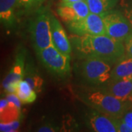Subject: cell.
<instances>
[{"mask_svg": "<svg viewBox=\"0 0 132 132\" xmlns=\"http://www.w3.org/2000/svg\"><path fill=\"white\" fill-rule=\"evenodd\" d=\"M20 126L19 120H15L10 123H0V131L2 132H12L16 131L19 129Z\"/></svg>", "mask_w": 132, "mask_h": 132, "instance_id": "cell-20", "label": "cell"}, {"mask_svg": "<svg viewBox=\"0 0 132 132\" xmlns=\"http://www.w3.org/2000/svg\"><path fill=\"white\" fill-rule=\"evenodd\" d=\"M106 35L120 42L125 40L132 32V25L123 13L112 10L104 17Z\"/></svg>", "mask_w": 132, "mask_h": 132, "instance_id": "cell-6", "label": "cell"}, {"mask_svg": "<svg viewBox=\"0 0 132 132\" xmlns=\"http://www.w3.org/2000/svg\"><path fill=\"white\" fill-rule=\"evenodd\" d=\"M132 77V57L125 55L114 63L111 73V80Z\"/></svg>", "mask_w": 132, "mask_h": 132, "instance_id": "cell-14", "label": "cell"}, {"mask_svg": "<svg viewBox=\"0 0 132 132\" xmlns=\"http://www.w3.org/2000/svg\"><path fill=\"white\" fill-rule=\"evenodd\" d=\"M90 13V9L86 1L60 4L57 8V14L65 23L85 19Z\"/></svg>", "mask_w": 132, "mask_h": 132, "instance_id": "cell-9", "label": "cell"}, {"mask_svg": "<svg viewBox=\"0 0 132 132\" xmlns=\"http://www.w3.org/2000/svg\"><path fill=\"white\" fill-rule=\"evenodd\" d=\"M81 1H86V0H61L60 4H68V3H73Z\"/></svg>", "mask_w": 132, "mask_h": 132, "instance_id": "cell-27", "label": "cell"}, {"mask_svg": "<svg viewBox=\"0 0 132 132\" xmlns=\"http://www.w3.org/2000/svg\"><path fill=\"white\" fill-rule=\"evenodd\" d=\"M123 43H124L125 50H126V55L132 57V32L125 40Z\"/></svg>", "mask_w": 132, "mask_h": 132, "instance_id": "cell-21", "label": "cell"}, {"mask_svg": "<svg viewBox=\"0 0 132 132\" xmlns=\"http://www.w3.org/2000/svg\"><path fill=\"white\" fill-rule=\"evenodd\" d=\"M87 124L95 132H118L115 119L95 110L89 114Z\"/></svg>", "mask_w": 132, "mask_h": 132, "instance_id": "cell-11", "label": "cell"}, {"mask_svg": "<svg viewBox=\"0 0 132 132\" xmlns=\"http://www.w3.org/2000/svg\"><path fill=\"white\" fill-rule=\"evenodd\" d=\"M118 0H86L90 13L104 17L113 10Z\"/></svg>", "mask_w": 132, "mask_h": 132, "instance_id": "cell-16", "label": "cell"}, {"mask_svg": "<svg viewBox=\"0 0 132 132\" xmlns=\"http://www.w3.org/2000/svg\"><path fill=\"white\" fill-rule=\"evenodd\" d=\"M105 91L122 101L132 102V77L111 80Z\"/></svg>", "mask_w": 132, "mask_h": 132, "instance_id": "cell-12", "label": "cell"}, {"mask_svg": "<svg viewBox=\"0 0 132 132\" xmlns=\"http://www.w3.org/2000/svg\"><path fill=\"white\" fill-rule=\"evenodd\" d=\"M25 52L21 50L18 53L13 66L2 81V87L5 91L8 93H15L17 85L24 79L25 73Z\"/></svg>", "mask_w": 132, "mask_h": 132, "instance_id": "cell-8", "label": "cell"}, {"mask_svg": "<svg viewBox=\"0 0 132 132\" xmlns=\"http://www.w3.org/2000/svg\"><path fill=\"white\" fill-rule=\"evenodd\" d=\"M69 31L78 35H106L104 17L90 13L85 19L66 23Z\"/></svg>", "mask_w": 132, "mask_h": 132, "instance_id": "cell-7", "label": "cell"}, {"mask_svg": "<svg viewBox=\"0 0 132 132\" xmlns=\"http://www.w3.org/2000/svg\"><path fill=\"white\" fill-rule=\"evenodd\" d=\"M36 93H37L33 90L30 85L24 79L19 81L15 90V94L22 104H31L34 102L37 98Z\"/></svg>", "mask_w": 132, "mask_h": 132, "instance_id": "cell-17", "label": "cell"}, {"mask_svg": "<svg viewBox=\"0 0 132 132\" xmlns=\"http://www.w3.org/2000/svg\"><path fill=\"white\" fill-rule=\"evenodd\" d=\"M21 118V109L7 99L0 101V120L1 123H10L18 120Z\"/></svg>", "mask_w": 132, "mask_h": 132, "instance_id": "cell-15", "label": "cell"}, {"mask_svg": "<svg viewBox=\"0 0 132 132\" xmlns=\"http://www.w3.org/2000/svg\"><path fill=\"white\" fill-rule=\"evenodd\" d=\"M123 14L125 15V16L128 19V21H130V23L132 25V3L126 6L124 9L123 11Z\"/></svg>", "mask_w": 132, "mask_h": 132, "instance_id": "cell-25", "label": "cell"}, {"mask_svg": "<svg viewBox=\"0 0 132 132\" xmlns=\"http://www.w3.org/2000/svg\"><path fill=\"white\" fill-rule=\"evenodd\" d=\"M51 26L53 46L62 54L71 56L72 52L71 40H69L65 29L58 19L52 14L51 15Z\"/></svg>", "mask_w": 132, "mask_h": 132, "instance_id": "cell-10", "label": "cell"}, {"mask_svg": "<svg viewBox=\"0 0 132 132\" xmlns=\"http://www.w3.org/2000/svg\"><path fill=\"white\" fill-rule=\"evenodd\" d=\"M115 123L117 125L118 132H132V128L123 122L120 119H115Z\"/></svg>", "mask_w": 132, "mask_h": 132, "instance_id": "cell-22", "label": "cell"}, {"mask_svg": "<svg viewBox=\"0 0 132 132\" xmlns=\"http://www.w3.org/2000/svg\"><path fill=\"white\" fill-rule=\"evenodd\" d=\"M19 7L24 8L26 10H38L45 0H18Z\"/></svg>", "mask_w": 132, "mask_h": 132, "instance_id": "cell-19", "label": "cell"}, {"mask_svg": "<svg viewBox=\"0 0 132 132\" xmlns=\"http://www.w3.org/2000/svg\"><path fill=\"white\" fill-rule=\"evenodd\" d=\"M87 101L98 112L114 119H120L132 106V102L122 101L106 91L90 93Z\"/></svg>", "mask_w": 132, "mask_h": 132, "instance_id": "cell-3", "label": "cell"}, {"mask_svg": "<svg viewBox=\"0 0 132 132\" xmlns=\"http://www.w3.org/2000/svg\"><path fill=\"white\" fill-rule=\"evenodd\" d=\"M51 15L46 8L40 7L29 23V31L36 52L53 45Z\"/></svg>", "mask_w": 132, "mask_h": 132, "instance_id": "cell-2", "label": "cell"}, {"mask_svg": "<svg viewBox=\"0 0 132 132\" xmlns=\"http://www.w3.org/2000/svg\"><path fill=\"white\" fill-rule=\"evenodd\" d=\"M23 79L27 81L37 93L41 92L43 85V79L38 73L33 71L32 68H26Z\"/></svg>", "mask_w": 132, "mask_h": 132, "instance_id": "cell-18", "label": "cell"}, {"mask_svg": "<svg viewBox=\"0 0 132 132\" xmlns=\"http://www.w3.org/2000/svg\"><path fill=\"white\" fill-rule=\"evenodd\" d=\"M72 46L82 58H98L112 65L126 55L124 43L107 35L71 36Z\"/></svg>", "mask_w": 132, "mask_h": 132, "instance_id": "cell-1", "label": "cell"}, {"mask_svg": "<svg viewBox=\"0 0 132 132\" xmlns=\"http://www.w3.org/2000/svg\"><path fill=\"white\" fill-rule=\"evenodd\" d=\"M111 63L98 58H85L81 64V73L87 82L101 85L111 79Z\"/></svg>", "mask_w": 132, "mask_h": 132, "instance_id": "cell-5", "label": "cell"}, {"mask_svg": "<svg viewBox=\"0 0 132 132\" xmlns=\"http://www.w3.org/2000/svg\"><path fill=\"white\" fill-rule=\"evenodd\" d=\"M18 6V0H0V19L4 26L7 27L14 26L15 9Z\"/></svg>", "mask_w": 132, "mask_h": 132, "instance_id": "cell-13", "label": "cell"}, {"mask_svg": "<svg viewBox=\"0 0 132 132\" xmlns=\"http://www.w3.org/2000/svg\"><path fill=\"white\" fill-rule=\"evenodd\" d=\"M57 131L58 130L57 129V128L52 125H45L38 129V131L39 132H55Z\"/></svg>", "mask_w": 132, "mask_h": 132, "instance_id": "cell-26", "label": "cell"}, {"mask_svg": "<svg viewBox=\"0 0 132 132\" xmlns=\"http://www.w3.org/2000/svg\"><path fill=\"white\" fill-rule=\"evenodd\" d=\"M44 67L54 75H67L71 69V56L62 54L53 45L36 52Z\"/></svg>", "mask_w": 132, "mask_h": 132, "instance_id": "cell-4", "label": "cell"}, {"mask_svg": "<svg viewBox=\"0 0 132 132\" xmlns=\"http://www.w3.org/2000/svg\"><path fill=\"white\" fill-rule=\"evenodd\" d=\"M6 99L10 102H12V103L15 104L19 108H21V103L22 102L21 101V100L19 99V98L15 93H8L6 96Z\"/></svg>", "mask_w": 132, "mask_h": 132, "instance_id": "cell-23", "label": "cell"}, {"mask_svg": "<svg viewBox=\"0 0 132 132\" xmlns=\"http://www.w3.org/2000/svg\"><path fill=\"white\" fill-rule=\"evenodd\" d=\"M121 120L129 127L132 128V109L130 108L126 112V113L123 114L121 118Z\"/></svg>", "mask_w": 132, "mask_h": 132, "instance_id": "cell-24", "label": "cell"}]
</instances>
